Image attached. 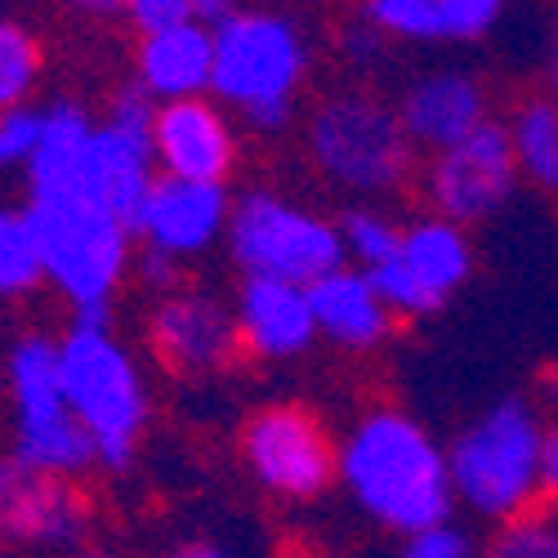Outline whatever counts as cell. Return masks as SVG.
Returning <instances> with one entry per match:
<instances>
[{
  "mask_svg": "<svg viewBox=\"0 0 558 558\" xmlns=\"http://www.w3.org/2000/svg\"><path fill=\"white\" fill-rule=\"evenodd\" d=\"M340 483L357 509L402 541L451 523L456 487L438 438L398 407L362 411L340 442Z\"/></svg>",
  "mask_w": 558,
  "mask_h": 558,
  "instance_id": "1",
  "label": "cell"
},
{
  "mask_svg": "<svg viewBox=\"0 0 558 558\" xmlns=\"http://www.w3.org/2000/svg\"><path fill=\"white\" fill-rule=\"evenodd\" d=\"M59 366L76 421L95 438L99 464L125 474L148 429V385L130 349L108 331V308L72 317L59 340Z\"/></svg>",
  "mask_w": 558,
  "mask_h": 558,
  "instance_id": "2",
  "label": "cell"
},
{
  "mask_svg": "<svg viewBox=\"0 0 558 558\" xmlns=\"http://www.w3.org/2000/svg\"><path fill=\"white\" fill-rule=\"evenodd\" d=\"M541 456L545 425L527 398L492 402L474 425H464L447 447L456 505L487 523H509L541 505Z\"/></svg>",
  "mask_w": 558,
  "mask_h": 558,
  "instance_id": "3",
  "label": "cell"
},
{
  "mask_svg": "<svg viewBox=\"0 0 558 558\" xmlns=\"http://www.w3.org/2000/svg\"><path fill=\"white\" fill-rule=\"evenodd\" d=\"M313 50L295 19L277 10H242L215 27V81L210 95L238 108L259 134L291 125L295 95L308 76Z\"/></svg>",
  "mask_w": 558,
  "mask_h": 558,
  "instance_id": "4",
  "label": "cell"
},
{
  "mask_svg": "<svg viewBox=\"0 0 558 558\" xmlns=\"http://www.w3.org/2000/svg\"><path fill=\"white\" fill-rule=\"evenodd\" d=\"M27 215L45 255V282H54L76 313H104L130 272L134 232L125 219L85 189L32 197Z\"/></svg>",
  "mask_w": 558,
  "mask_h": 558,
  "instance_id": "5",
  "label": "cell"
},
{
  "mask_svg": "<svg viewBox=\"0 0 558 558\" xmlns=\"http://www.w3.org/2000/svg\"><path fill=\"white\" fill-rule=\"evenodd\" d=\"M308 157L331 183L349 193H398L415 170V144L398 108L371 95H331L308 117Z\"/></svg>",
  "mask_w": 558,
  "mask_h": 558,
  "instance_id": "6",
  "label": "cell"
},
{
  "mask_svg": "<svg viewBox=\"0 0 558 558\" xmlns=\"http://www.w3.org/2000/svg\"><path fill=\"white\" fill-rule=\"evenodd\" d=\"M10 376V402H14V447L32 470L76 478L99 464L95 438L85 434L76 411L63 389V366H59V340L50 336H23L10 349L5 362Z\"/></svg>",
  "mask_w": 558,
  "mask_h": 558,
  "instance_id": "7",
  "label": "cell"
},
{
  "mask_svg": "<svg viewBox=\"0 0 558 558\" xmlns=\"http://www.w3.org/2000/svg\"><path fill=\"white\" fill-rule=\"evenodd\" d=\"M228 251L246 277H282L295 287H313L349 268L340 228L331 219L291 206L268 189H251L232 202Z\"/></svg>",
  "mask_w": 558,
  "mask_h": 558,
  "instance_id": "8",
  "label": "cell"
},
{
  "mask_svg": "<svg viewBox=\"0 0 558 558\" xmlns=\"http://www.w3.org/2000/svg\"><path fill=\"white\" fill-rule=\"evenodd\" d=\"M242 456L251 478L282 500H313L340 478V447L300 402L255 411L242 429Z\"/></svg>",
  "mask_w": 558,
  "mask_h": 558,
  "instance_id": "9",
  "label": "cell"
},
{
  "mask_svg": "<svg viewBox=\"0 0 558 558\" xmlns=\"http://www.w3.org/2000/svg\"><path fill=\"white\" fill-rule=\"evenodd\" d=\"M519 157H514V138L509 125L487 121L478 134L460 138L456 148L434 153L425 166V202L434 206V215L470 228L492 219L496 210L509 206L519 189Z\"/></svg>",
  "mask_w": 558,
  "mask_h": 558,
  "instance_id": "10",
  "label": "cell"
},
{
  "mask_svg": "<svg viewBox=\"0 0 558 558\" xmlns=\"http://www.w3.org/2000/svg\"><path fill=\"white\" fill-rule=\"evenodd\" d=\"M89 532V500L63 478L32 470L19 456H0V545L81 549Z\"/></svg>",
  "mask_w": 558,
  "mask_h": 558,
  "instance_id": "11",
  "label": "cell"
},
{
  "mask_svg": "<svg viewBox=\"0 0 558 558\" xmlns=\"http://www.w3.org/2000/svg\"><path fill=\"white\" fill-rule=\"evenodd\" d=\"M148 340L170 376H210V371H223L242 349L238 313H228L210 291L189 287L157 300Z\"/></svg>",
  "mask_w": 558,
  "mask_h": 558,
  "instance_id": "12",
  "label": "cell"
},
{
  "mask_svg": "<svg viewBox=\"0 0 558 558\" xmlns=\"http://www.w3.org/2000/svg\"><path fill=\"white\" fill-rule=\"evenodd\" d=\"M228 219H232V202L223 183H193V179L157 174L153 193L138 206L130 232L148 251L189 259V255L210 251L223 238Z\"/></svg>",
  "mask_w": 558,
  "mask_h": 558,
  "instance_id": "13",
  "label": "cell"
},
{
  "mask_svg": "<svg viewBox=\"0 0 558 558\" xmlns=\"http://www.w3.org/2000/svg\"><path fill=\"white\" fill-rule=\"evenodd\" d=\"M153 148H157L161 174H170V179L228 183L232 166H238V134H232V121L206 95L161 104Z\"/></svg>",
  "mask_w": 558,
  "mask_h": 558,
  "instance_id": "14",
  "label": "cell"
},
{
  "mask_svg": "<svg viewBox=\"0 0 558 558\" xmlns=\"http://www.w3.org/2000/svg\"><path fill=\"white\" fill-rule=\"evenodd\" d=\"M398 121L407 130V138L425 153H447L460 138L478 134L492 121V104L478 76L470 72H425L415 76L402 99H398Z\"/></svg>",
  "mask_w": 558,
  "mask_h": 558,
  "instance_id": "15",
  "label": "cell"
},
{
  "mask_svg": "<svg viewBox=\"0 0 558 558\" xmlns=\"http://www.w3.org/2000/svg\"><path fill=\"white\" fill-rule=\"evenodd\" d=\"M232 313H238L242 353L264 362L300 357L313 349V340H322L308 287L282 282V277H242L238 308Z\"/></svg>",
  "mask_w": 558,
  "mask_h": 558,
  "instance_id": "16",
  "label": "cell"
},
{
  "mask_svg": "<svg viewBox=\"0 0 558 558\" xmlns=\"http://www.w3.org/2000/svg\"><path fill=\"white\" fill-rule=\"evenodd\" d=\"M505 14V0H362V19L389 40L411 45H470Z\"/></svg>",
  "mask_w": 558,
  "mask_h": 558,
  "instance_id": "17",
  "label": "cell"
},
{
  "mask_svg": "<svg viewBox=\"0 0 558 558\" xmlns=\"http://www.w3.org/2000/svg\"><path fill=\"white\" fill-rule=\"evenodd\" d=\"M138 85L157 104L174 99H202L215 81V32L202 23H179L153 36H138Z\"/></svg>",
  "mask_w": 558,
  "mask_h": 558,
  "instance_id": "18",
  "label": "cell"
},
{
  "mask_svg": "<svg viewBox=\"0 0 558 558\" xmlns=\"http://www.w3.org/2000/svg\"><path fill=\"white\" fill-rule=\"evenodd\" d=\"M308 300L317 317V336L340 349L366 353L385 344L393 331V313L362 268H340L331 277H322V282L308 287Z\"/></svg>",
  "mask_w": 558,
  "mask_h": 558,
  "instance_id": "19",
  "label": "cell"
},
{
  "mask_svg": "<svg viewBox=\"0 0 558 558\" xmlns=\"http://www.w3.org/2000/svg\"><path fill=\"white\" fill-rule=\"evenodd\" d=\"M398 264L415 277L438 308L470 282L474 272V246L464 238V228L442 219V215H425L402 228V246H398Z\"/></svg>",
  "mask_w": 558,
  "mask_h": 558,
  "instance_id": "20",
  "label": "cell"
},
{
  "mask_svg": "<svg viewBox=\"0 0 558 558\" xmlns=\"http://www.w3.org/2000/svg\"><path fill=\"white\" fill-rule=\"evenodd\" d=\"M95 117L76 104H50L40 121V144L27 161V189L32 197L72 193L85 189V157L95 144Z\"/></svg>",
  "mask_w": 558,
  "mask_h": 558,
  "instance_id": "21",
  "label": "cell"
},
{
  "mask_svg": "<svg viewBox=\"0 0 558 558\" xmlns=\"http://www.w3.org/2000/svg\"><path fill=\"white\" fill-rule=\"evenodd\" d=\"M509 138H514L523 179L545 193H558V99H527L509 121Z\"/></svg>",
  "mask_w": 558,
  "mask_h": 558,
  "instance_id": "22",
  "label": "cell"
},
{
  "mask_svg": "<svg viewBox=\"0 0 558 558\" xmlns=\"http://www.w3.org/2000/svg\"><path fill=\"white\" fill-rule=\"evenodd\" d=\"M45 282V255L36 242V228L27 206L0 210V300H19L32 295Z\"/></svg>",
  "mask_w": 558,
  "mask_h": 558,
  "instance_id": "23",
  "label": "cell"
},
{
  "mask_svg": "<svg viewBox=\"0 0 558 558\" xmlns=\"http://www.w3.org/2000/svg\"><path fill=\"white\" fill-rule=\"evenodd\" d=\"M336 228H340L344 255H349L362 272L389 264V259L398 255V246H402V223H393V219H389L385 210H376V206H353V210H344V215L336 219Z\"/></svg>",
  "mask_w": 558,
  "mask_h": 558,
  "instance_id": "24",
  "label": "cell"
},
{
  "mask_svg": "<svg viewBox=\"0 0 558 558\" xmlns=\"http://www.w3.org/2000/svg\"><path fill=\"white\" fill-rule=\"evenodd\" d=\"M40 81V40L23 23L0 19V112L27 108Z\"/></svg>",
  "mask_w": 558,
  "mask_h": 558,
  "instance_id": "25",
  "label": "cell"
},
{
  "mask_svg": "<svg viewBox=\"0 0 558 558\" xmlns=\"http://www.w3.org/2000/svg\"><path fill=\"white\" fill-rule=\"evenodd\" d=\"M487 558H558V505L541 500L527 514L500 523Z\"/></svg>",
  "mask_w": 558,
  "mask_h": 558,
  "instance_id": "26",
  "label": "cell"
},
{
  "mask_svg": "<svg viewBox=\"0 0 558 558\" xmlns=\"http://www.w3.org/2000/svg\"><path fill=\"white\" fill-rule=\"evenodd\" d=\"M40 121H45V112H36L32 104L0 112V170H14V166L27 170L32 153L40 144Z\"/></svg>",
  "mask_w": 558,
  "mask_h": 558,
  "instance_id": "27",
  "label": "cell"
},
{
  "mask_svg": "<svg viewBox=\"0 0 558 558\" xmlns=\"http://www.w3.org/2000/svg\"><path fill=\"white\" fill-rule=\"evenodd\" d=\"M398 558H474V541L464 536L456 523H442V527L407 536Z\"/></svg>",
  "mask_w": 558,
  "mask_h": 558,
  "instance_id": "28",
  "label": "cell"
},
{
  "mask_svg": "<svg viewBox=\"0 0 558 558\" xmlns=\"http://www.w3.org/2000/svg\"><path fill=\"white\" fill-rule=\"evenodd\" d=\"M125 19L134 23L138 36H153L179 23H193V0H130Z\"/></svg>",
  "mask_w": 558,
  "mask_h": 558,
  "instance_id": "29",
  "label": "cell"
},
{
  "mask_svg": "<svg viewBox=\"0 0 558 558\" xmlns=\"http://www.w3.org/2000/svg\"><path fill=\"white\" fill-rule=\"evenodd\" d=\"M385 40H389V36H385L380 27H371V23L357 14L353 23H344V27H340V54H344L349 63H357V68H371V63L380 59Z\"/></svg>",
  "mask_w": 558,
  "mask_h": 558,
  "instance_id": "30",
  "label": "cell"
},
{
  "mask_svg": "<svg viewBox=\"0 0 558 558\" xmlns=\"http://www.w3.org/2000/svg\"><path fill=\"white\" fill-rule=\"evenodd\" d=\"M134 272H138V282H144L157 300L183 287V282H179V259H174V255H161V251H148V246H144V255H138Z\"/></svg>",
  "mask_w": 558,
  "mask_h": 558,
  "instance_id": "31",
  "label": "cell"
},
{
  "mask_svg": "<svg viewBox=\"0 0 558 558\" xmlns=\"http://www.w3.org/2000/svg\"><path fill=\"white\" fill-rule=\"evenodd\" d=\"M541 500L558 505V421L545 425V456H541Z\"/></svg>",
  "mask_w": 558,
  "mask_h": 558,
  "instance_id": "32",
  "label": "cell"
},
{
  "mask_svg": "<svg viewBox=\"0 0 558 558\" xmlns=\"http://www.w3.org/2000/svg\"><path fill=\"white\" fill-rule=\"evenodd\" d=\"M242 14V0H193V23L202 27H223L228 19H238Z\"/></svg>",
  "mask_w": 558,
  "mask_h": 558,
  "instance_id": "33",
  "label": "cell"
},
{
  "mask_svg": "<svg viewBox=\"0 0 558 558\" xmlns=\"http://www.w3.org/2000/svg\"><path fill=\"white\" fill-rule=\"evenodd\" d=\"M63 5L76 14V19H95V23H108V19H121L130 0H63Z\"/></svg>",
  "mask_w": 558,
  "mask_h": 558,
  "instance_id": "34",
  "label": "cell"
},
{
  "mask_svg": "<svg viewBox=\"0 0 558 558\" xmlns=\"http://www.w3.org/2000/svg\"><path fill=\"white\" fill-rule=\"evenodd\" d=\"M170 558H228V554L215 549V545H189V549H179V554H170Z\"/></svg>",
  "mask_w": 558,
  "mask_h": 558,
  "instance_id": "35",
  "label": "cell"
},
{
  "mask_svg": "<svg viewBox=\"0 0 558 558\" xmlns=\"http://www.w3.org/2000/svg\"><path fill=\"white\" fill-rule=\"evenodd\" d=\"M545 72H549V89L558 95V27H554V45H549V63H545Z\"/></svg>",
  "mask_w": 558,
  "mask_h": 558,
  "instance_id": "36",
  "label": "cell"
},
{
  "mask_svg": "<svg viewBox=\"0 0 558 558\" xmlns=\"http://www.w3.org/2000/svg\"><path fill=\"white\" fill-rule=\"evenodd\" d=\"M72 558H117V554H112V549H104V545H81Z\"/></svg>",
  "mask_w": 558,
  "mask_h": 558,
  "instance_id": "37",
  "label": "cell"
},
{
  "mask_svg": "<svg viewBox=\"0 0 558 558\" xmlns=\"http://www.w3.org/2000/svg\"><path fill=\"white\" fill-rule=\"evenodd\" d=\"M0 558H5V545H0Z\"/></svg>",
  "mask_w": 558,
  "mask_h": 558,
  "instance_id": "38",
  "label": "cell"
}]
</instances>
